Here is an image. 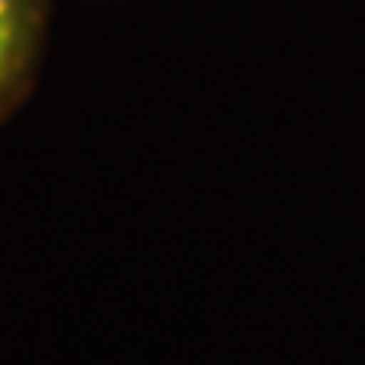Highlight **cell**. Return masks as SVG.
<instances>
[{
  "label": "cell",
  "mask_w": 365,
  "mask_h": 365,
  "mask_svg": "<svg viewBox=\"0 0 365 365\" xmlns=\"http://www.w3.org/2000/svg\"><path fill=\"white\" fill-rule=\"evenodd\" d=\"M21 40V0H0V86L16 64Z\"/></svg>",
  "instance_id": "cell-1"
}]
</instances>
